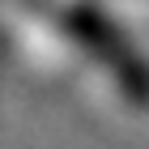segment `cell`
Listing matches in <instances>:
<instances>
[{
    "label": "cell",
    "instance_id": "cell-1",
    "mask_svg": "<svg viewBox=\"0 0 149 149\" xmlns=\"http://www.w3.org/2000/svg\"><path fill=\"white\" fill-rule=\"evenodd\" d=\"M72 26H77L81 43L90 47L94 56H102L107 64L115 68V77L124 81V90H132V94H145V90H149V68L136 60V51H132V47L119 43V34H115L111 26L98 17V13H77V17H72Z\"/></svg>",
    "mask_w": 149,
    "mask_h": 149
}]
</instances>
